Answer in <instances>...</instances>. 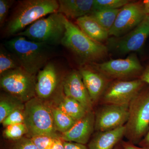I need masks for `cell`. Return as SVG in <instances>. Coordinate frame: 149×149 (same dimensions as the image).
I'll return each instance as SVG.
<instances>
[{"mask_svg":"<svg viewBox=\"0 0 149 149\" xmlns=\"http://www.w3.org/2000/svg\"><path fill=\"white\" fill-rule=\"evenodd\" d=\"M58 7L56 0L19 1L7 20L3 35L16 36L38 19L57 12Z\"/></svg>","mask_w":149,"mask_h":149,"instance_id":"obj_1","label":"cell"},{"mask_svg":"<svg viewBox=\"0 0 149 149\" xmlns=\"http://www.w3.org/2000/svg\"><path fill=\"white\" fill-rule=\"evenodd\" d=\"M65 25L61 45L71 53L80 66L97 63L108 55L107 46L92 40L66 17Z\"/></svg>","mask_w":149,"mask_h":149,"instance_id":"obj_2","label":"cell"},{"mask_svg":"<svg viewBox=\"0 0 149 149\" xmlns=\"http://www.w3.org/2000/svg\"><path fill=\"white\" fill-rule=\"evenodd\" d=\"M4 45L17 56L22 67L33 75H36L50 61L53 54V46L22 36H15L5 42Z\"/></svg>","mask_w":149,"mask_h":149,"instance_id":"obj_3","label":"cell"},{"mask_svg":"<svg viewBox=\"0 0 149 149\" xmlns=\"http://www.w3.org/2000/svg\"><path fill=\"white\" fill-rule=\"evenodd\" d=\"M65 30V17L56 12L38 19L16 36L53 47L61 45Z\"/></svg>","mask_w":149,"mask_h":149,"instance_id":"obj_4","label":"cell"},{"mask_svg":"<svg viewBox=\"0 0 149 149\" xmlns=\"http://www.w3.org/2000/svg\"><path fill=\"white\" fill-rule=\"evenodd\" d=\"M44 100L35 97L25 103L24 122L30 138L46 136L58 138L52 109Z\"/></svg>","mask_w":149,"mask_h":149,"instance_id":"obj_5","label":"cell"},{"mask_svg":"<svg viewBox=\"0 0 149 149\" xmlns=\"http://www.w3.org/2000/svg\"><path fill=\"white\" fill-rule=\"evenodd\" d=\"M128 112L125 137L139 144L149 129V88L143 89L130 102Z\"/></svg>","mask_w":149,"mask_h":149,"instance_id":"obj_6","label":"cell"},{"mask_svg":"<svg viewBox=\"0 0 149 149\" xmlns=\"http://www.w3.org/2000/svg\"><path fill=\"white\" fill-rule=\"evenodd\" d=\"M36 75L19 67L1 75L0 86L6 93L26 103L36 97Z\"/></svg>","mask_w":149,"mask_h":149,"instance_id":"obj_7","label":"cell"},{"mask_svg":"<svg viewBox=\"0 0 149 149\" xmlns=\"http://www.w3.org/2000/svg\"><path fill=\"white\" fill-rule=\"evenodd\" d=\"M92 64L111 81L139 78L144 70L134 53L130 54L126 58L111 59L101 63Z\"/></svg>","mask_w":149,"mask_h":149,"instance_id":"obj_8","label":"cell"},{"mask_svg":"<svg viewBox=\"0 0 149 149\" xmlns=\"http://www.w3.org/2000/svg\"><path fill=\"white\" fill-rule=\"evenodd\" d=\"M149 36V15L127 34L120 37H112L107 40L109 52L124 55L141 50Z\"/></svg>","mask_w":149,"mask_h":149,"instance_id":"obj_9","label":"cell"},{"mask_svg":"<svg viewBox=\"0 0 149 149\" xmlns=\"http://www.w3.org/2000/svg\"><path fill=\"white\" fill-rule=\"evenodd\" d=\"M146 83L140 78L128 80H113L107 86L100 102L102 104L129 106L143 89Z\"/></svg>","mask_w":149,"mask_h":149,"instance_id":"obj_10","label":"cell"},{"mask_svg":"<svg viewBox=\"0 0 149 149\" xmlns=\"http://www.w3.org/2000/svg\"><path fill=\"white\" fill-rule=\"evenodd\" d=\"M143 1H132L120 8L109 36L120 37L135 28L146 15Z\"/></svg>","mask_w":149,"mask_h":149,"instance_id":"obj_11","label":"cell"},{"mask_svg":"<svg viewBox=\"0 0 149 149\" xmlns=\"http://www.w3.org/2000/svg\"><path fill=\"white\" fill-rule=\"evenodd\" d=\"M128 107L102 104L95 113V130L107 131L125 125L128 119Z\"/></svg>","mask_w":149,"mask_h":149,"instance_id":"obj_12","label":"cell"},{"mask_svg":"<svg viewBox=\"0 0 149 149\" xmlns=\"http://www.w3.org/2000/svg\"><path fill=\"white\" fill-rule=\"evenodd\" d=\"M58 65L50 61L37 74L36 84V97L43 100L49 98L63 86L64 79Z\"/></svg>","mask_w":149,"mask_h":149,"instance_id":"obj_13","label":"cell"},{"mask_svg":"<svg viewBox=\"0 0 149 149\" xmlns=\"http://www.w3.org/2000/svg\"><path fill=\"white\" fill-rule=\"evenodd\" d=\"M79 71L93 104L100 101L111 80L100 72L92 63L81 65Z\"/></svg>","mask_w":149,"mask_h":149,"instance_id":"obj_14","label":"cell"},{"mask_svg":"<svg viewBox=\"0 0 149 149\" xmlns=\"http://www.w3.org/2000/svg\"><path fill=\"white\" fill-rule=\"evenodd\" d=\"M63 87L65 96L79 102L88 111H93L94 104L79 70H74L67 74Z\"/></svg>","mask_w":149,"mask_h":149,"instance_id":"obj_15","label":"cell"},{"mask_svg":"<svg viewBox=\"0 0 149 149\" xmlns=\"http://www.w3.org/2000/svg\"><path fill=\"white\" fill-rule=\"evenodd\" d=\"M95 114L88 111L85 116L77 120L72 128L62 133L61 139L65 142H73L86 145L90 141L95 130Z\"/></svg>","mask_w":149,"mask_h":149,"instance_id":"obj_16","label":"cell"},{"mask_svg":"<svg viewBox=\"0 0 149 149\" xmlns=\"http://www.w3.org/2000/svg\"><path fill=\"white\" fill-rule=\"evenodd\" d=\"M125 134V125L113 130L97 132L89 142L88 149H114Z\"/></svg>","mask_w":149,"mask_h":149,"instance_id":"obj_17","label":"cell"},{"mask_svg":"<svg viewBox=\"0 0 149 149\" xmlns=\"http://www.w3.org/2000/svg\"><path fill=\"white\" fill-rule=\"evenodd\" d=\"M58 2L57 12L69 20L91 14L93 11L94 0H59Z\"/></svg>","mask_w":149,"mask_h":149,"instance_id":"obj_18","label":"cell"},{"mask_svg":"<svg viewBox=\"0 0 149 149\" xmlns=\"http://www.w3.org/2000/svg\"><path fill=\"white\" fill-rule=\"evenodd\" d=\"M76 23L85 34L96 42L102 43L109 39L108 31L91 14L77 18Z\"/></svg>","mask_w":149,"mask_h":149,"instance_id":"obj_19","label":"cell"},{"mask_svg":"<svg viewBox=\"0 0 149 149\" xmlns=\"http://www.w3.org/2000/svg\"><path fill=\"white\" fill-rule=\"evenodd\" d=\"M23 102L19 99L6 93L1 95L0 99V123L11 113L18 109L24 108Z\"/></svg>","mask_w":149,"mask_h":149,"instance_id":"obj_20","label":"cell"},{"mask_svg":"<svg viewBox=\"0 0 149 149\" xmlns=\"http://www.w3.org/2000/svg\"><path fill=\"white\" fill-rule=\"evenodd\" d=\"M58 107L76 121L83 118L88 112L79 102L65 96Z\"/></svg>","mask_w":149,"mask_h":149,"instance_id":"obj_21","label":"cell"},{"mask_svg":"<svg viewBox=\"0 0 149 149\" xmlns=\"http://www.w3.org/2000/svg\"><path fill=\"white\" fill-rule=\"evenodd\" d=\"M22 67L17 56L8 49L3 45L0 47V75L5 72Z\"/></svg>","mask_w":149,"mask_h":149,"instance_id":"obj_22","label":"cell"},{"mask_svg":"<svg viewBox=\"0 0 149 149\" xmlns=\"http://www.w3.org/2000/svg\"><path fill=\"white\" fill-rule=\"evenodd\" d=\"M52 111L56 130L61 134L69 130L77 121L58 107L52 109Z\"/></svg>","mask_w":149,"mask_h":149,"instance_id":"obj_23","label":"cell"},{"mask_svg":"<svg viewBox=\"0 0 149 149\" xmlns=\"http://www.w3.org/2000/svg\"><path fill=\"white\" fill-rule=\"evenodd\" d=\"M120 10V8L95 11L93 12L91 15L103 27L109 32L110 29L114 24Z\"/></svg>","mask_w":149,"mask_h":149,"instance_id":"obj_24","label":"cell"},{"mask_svg":"<svg viewBox=\"0 0 149 149\" xmlns=\"http://www.w3.org/2000/svg\"><path fill=\"white\" fill-rule=\"evenodd\" d=\"M131 1L129 0H94L93 12L121 8Z\"/></svg>","mask_w":149,"mask_h":149,"instance_id":"obj_25","label":"cell"},{"mask_svg":"<svg viewBox=\"0 0 149 149\" xmlns=\"http://www.w3.org/2000/svg\"><path fill=\"white\" fill-rule=\"evenodd\" d=\"M27 133L28 131L25 123H22L6 127L3 134L6 139L17 141L23 138V136Z\"/></svg>","mask_w":149,"mask_h":149,"instance_id":"obj_26","label":"cell"},{"mask_svg":"<svg viewBox=\"0 0 149 149\" xmlns=\"http://www.w3.org/2000/svg\"><path fill=\"white\" fill-rule=\"evenodd\" d=\"M58 138H54L49 136H40L29 138H30L38 149H52L56 140Z\"/></svg>","mask_w":149,"mask_h":149,"instance_id":"obj_27","label":"cell"},{"mask_svg":"<svg viewBox=\"0 0 149 149\" xmlns=\"http://www.w3.org/2000/svg\"><path fill=\"white\" fill-rule=\"evenodd\" d=\"M24 109H18L13 112L2 123L3 126L6 128L10 125L24 123Z\"/></svg>","mask_w":149,"mask_h":149,"instance_id":"obj_28","label":"cell"},{"mask_svg":"<svg viewBox=\"0 0 149 149\" xmlns=\"http://www.w3.org/2000/svg\"><path fill=\"white\" fill-rule=\"evenodd\" d=\"M14 0H0V26L3 27L7 20L9 11L15 3Z\"/></svg>","mask_w":149,"mask_h":149,"instance_id":"obj_29","label":"cell"},{"mask_svg":"<svg viewBox=\"0 0 149 149\" xmlns=\"http://www.w3.org/2000/svg\"><path fill=\"white\" fill-rule=\"evenodd\" d=\"M16 141L10 149H38L30 138H22Z\"/></svg>","mask_w":149,"mask_h":149,"instance_id":"obj_30","label":"cell"},{"mask_svg":"<svg viewBox=\"0 0 149 149\" xmlns=\"http://www.w3.org/2000/svg\"><path fill=\"white\" fill-rule=\"evenodd\" d=\"M63 144L65 149H89L85 145L73 142L63 141Z\"/></svg>","mask_w":149,"mask_h":149,"instance_id":"obj_31","label":"cell"},{"mask_svg":"<svg viewBox=\"0 0 149 149\" xmlns=\"http://www.w3.org/2000/svg\"><path fill=\"white\" fill-rule=\"evenodd\" d=\"M120 144L123 149H147L140 146H137L135 144L129 141H122Z\"/></svg>","mask_w":149,"mask_h":149,"instance_id":"obj_32","label":"cell"},{"mask_svg":"<svg viewBox=\"0 0 149 149\" xmlns=\"http://www.w3.org/2000/svg\"><path fill=\"white\" fill-rule=\"evenodd\" d=\"M139 146L149 149V129L146 135L139 143Z\"/></svg>","mask_w":149,"mask_h":149,"instance_id":"obj_33","label":"cell"},{"mask_svg":"<svg viewBox=\"0 0 149 149\" xmlns=\"http://www.w3.org/2000/svg\"><path fill=\"white\" fill-rule=\"evenodd\" d=\"M143 82L149 85V65L144 69L139 78Z\"/></svg>","mask_w":149,"mask_h":149,"instance_id":"obj_34","label":"cell"},{"mask_svg":"<svg viewBox=\"0 0 149 149\" xmlns=\"http://www.w3.org/2000/svg\"><path fill=\"white\" fill-rule=\"evenodd\" d=\"M52 149H65L63 141L61 139L60 137L56 140Z\"/></svg>","mask_w":149,"mask_h":149,"instance_id":"obj_35","label":"cell"},{"mask_svg":"<svg viewBox=\"0 0 149 149\" xmlns=\"http://www.w3.org/2000/svg\"><path fill=\"white\" fill-rule=\"evenodd\" d=\"M144 9L147 15H149V0L143 1Z\"/></svg>","mask_w":149,"mask_h":149,"instance_id":"obj_36","label":"cell"},{"mask_svg":"<svg viewBox=\"0 0 149 149\" xmlns=\"http://www.w3.org/2000/svg\"><path fill=\"white\" fill-rule=\"evenodd\" d=\"M114 149H123L122 146H121V144H120V143H119L115 148Z\"/></svg>","mask_w":149,"mask_h":149,"instance_id":"obj_37","label":"cell"}]
</instances>
